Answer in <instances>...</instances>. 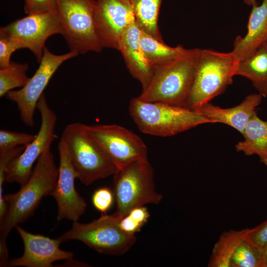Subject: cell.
<instances>
[{
  "instance_id": "obj_3",
  "label": "cell",
  "mask_w": 267,
  "mask_h": 267,
  "mask_svg": "<svg viewBox=\"0 0 267 267\" xmlns=\"http://www.w3.org/2000/svg\"><path fill=\"white\" fill-rule=\"evenodd\" d=\"M129 111L139 131L158 136H173L200 125L213 123L198 111L162 102L145 101L138 97L130 101Z\"/></svg>"
},
{
  "instance_id": "obj_33",
  "label": "cell",
  "mask_w": 267,
  "mask_h": 267,
  "mask_svg": "<svg viewBox=\"0 0 267 267\" xmlns=\"http://www.w3.org/2000/svg\"><path fill=\"white\" fill-rule=\"evenodd\" d=\"M263 252L265 261V267H267V243L263 246Z\"/></svg>"
},
{
  "instance_id": "obj_34",
  "label": "cell",
  "mask_w": 267,
  "mask_h": 267,
  "mask_svg": "<svg viewBox=\"0 0 267 267\" xmlns=\"http://www.w3.org/2000/svg\"><path fill=\"white\" fill-rule=\"evenodd\" d=\"M245 3L249 6H255L258 5L256 0H244Z\"/></svg>"
},
{
  "instance_id": "obj_30",
  "label": "cell",
  "mask_w": 267,
  "mask_h": 267,
  "mask_svg": "<svg viewBox=\"0 0 267 267\" xmlns=\"http://www.w3.org/2000/svg\"><path fill=\"white\" fill-rule=\"evenodd\" d=\"M115 197L113 191L106 187L96 189L92 194L91 201L98 211L106 213L112 207Z\"/></svg>"
},
{
  "instance_id": "obj_21",
  "label": "cell",
  "mask_w": 267,
  "mask_h": 267,
  "mask_svg": "<svg viewBox=\"0 0 267 267\" xmlns=\"http://www.w3.org/2000/svg\"><path fill=\"white\" fill-rule=\"evenodd\" d=\"M249 228L223 231L215 244L208 263V267H230L231 258Z\"/></svg>"
},
{
  "instance_id": "obj_16",
  "label": "cell",
  "mask_w": 267,
  "mask_h": 267,
  "mask_svg": "<svg viewBox=\"0 0 267 267\" xmlns=\"http://www.w3.org/2000/svg\"><path fill=\"white\" fill-rule=\"evenodd\" d=\"M141 30L135 22L128 27L120 42L118 50L122 54L126 67L133 78L146 88L153 73V66L146 59L140 44Z\"/></svg>"
},
{
  "instance_id": "obj_32",
  "label": "cell",
  "mask_w": 267,
  "mask_h": 267,
  "mask_svg": "<svg viewBox=\"0 0 267 267\" xmlns=\"http://www.w3.org/2000/svg\"><path fill=\"white\" fill-rule=\"evenodd\" d=\"M247 238L256 245L263 248L267 243V221L252 228H249Z\"/></svg>"
},
{
  "instance_id": "obj_1",
  "label": "cell",
  "mask_w": 267,
  "mask_h": 267,
  "mask_svg": "<svg viewBox=\"0 0 267 267\" xmlns=\"http://www.w3.org/2000/svg\"><path fill=\"white\" fill-rule=\"evenodd\" d=\"M58 176L53 155L50 149L39 158L27 181L18 191L4 195L6 212L0 222V257H8L6 240L9 232L25 221L38 207L45 196L54 189Z\"/></svg>"
},
{
  "instance_id": "obj_5",
  "label": "cell",
  "mask_w": 267,
  "mask_h": 267,
  "mask_svg": "<svg viewBox=\"0 0 267 267\" xmlns=\"http://www.w3.org/2000/svg\"><path fill=\"white\" fill-rule=\"evenodd\" d=\"M65 143L78 178L86 185L114 175L118 171L113 161L79 122L68 124L61 138Z\"/></svg>"
},
{
  "instance_id": "obj_10",
  "label": "cell",
  "mask_w": 267,
  "mask_h": 267,
  "mask_svg": "<svg viewBox=\"0 0 267 267\" xmlns=\"http://www.w3.org/2000/svg\"><path fill=\"white\" fill-rule=\"evenodd\" d=\"M78 54L77 51L71 50L65 54L55 55L45 47L39 66L27 83L19 90L7 92V98L16 104L20 119L25 125L34 126L37 103L51 78L64 62Z\"/></svg>"
},
{
  "instance_id": "obj_19",
  "label": "cell",
  "mask_w": 267,
  "mask_h": 267,
  "mask_svg": "<svg viewBox=\"0 0 267 267\" xmlns=\"http://www.w3.org/2000/svg\"><path fill=\"white\" fill-rule=\"evenodd\" d=\"M242 135L244 140L236 144V151L248 156L257 155L261 163L267 166V121L261 119L255 111Z\"/></svg>"
},
{
  "instance_id": "obj_14",
  "label": "cell",
  "mask_w": 267,
  "mask_h": 267,
  "mask_svg": "<svg viewBox=\"0 0 267 267\" xmlns=\"http://www.w3.org/2000/svg\"><path fill=\"white\" fill-rule=\"evenodd\" d=\"M59 156L58 176L56 185L50 193L57 205V219L78 221L85 213L87 203L77 191L75 180L78 175L71 163L70 155L64 141L60 138L58 144Z\"/></svg>"
},
{
  "instance_id": "obj_35",
  "label": "cell",
  "mask_w": 267,
  "mask_h": 267,
  "mask_svg": "<svg viewBox=\"0 0 267 267\" xmlns=\"http://www.w3.org/2000/svg\"></svg>"
},
{
  "instance_id": "obj_27",
  "label": "cell",
  "mask_w": 267,
  "mask_h": 267,
  "mask_svg": "<svg viewBox=\"0 0 267 267\" xmlns=\"http://www.w3.org/2000/svg\"><path fill=\"white\" fill-rule=\"evenodd\" d=\"M36 136L26 133L1 129L0 131V151L26 146L35 139Z\"/></svg>"
},
{
  "instance_id": "obj_2",
  "label": "cell",
  "mask_w": 267,
  "mask_h": 267,
  "mask_svg": "<svg viewBox=\"0 0 267 267\" xmlns=\"http://www.w3.org/2000/svg\"><path fill=\"white\" fill-rule=\"evenodd\" d=\"M199 48L186 49L178 57L153 66L151 80L138 97L184 107L194 76Z\"/></svg>"
},
{
  "instance_id": "obj_8",
  "label": "cell",
  "mask_w": 267,
  "mask_h": 267,
  "mask_svg": "<svg viewBox=\"0 0 267 267\" xmlns=\"http://www.w3.org/2000/svg\"><path fill=\"white\" fill-rule=\"evenodd\" d=\"M62 33L71 50L85 54L102 49L95 28L96 0H56Z\"/></svg>"
},
{
  "instance_id": "obj_22",
  "label": "cell",
  "mask_w": 267,
  "mask_h": 267,
  "mask_svg": "<svg viewBox=\"0 0 267 267\" xmlns=\"http://www.w3.org/2000/svg\"><path fill=\"white\" fill-rule=\"evenodd\" d=\"M135 22L140 29L164 42L160 32L158 16L162 0H130Z\"/></svg>"
},
{
  "instance_id": "obj_29",
  "label": "cell",
  "mask_w": 267,
  "mask_h": 267,
  "mask_svg": "<svg viewBox=\"0 0 267 267\" xmlns=\"http://www.w3.org/2000/svg\"><path fill=\"white\" fill-rule=\"evenodd\" d=\"M26 146H18L8 150L0 151V205H4L3 186L5 181L6 170L10 162L19 156Z\"/></svg>"
},
{
  "instance_id": "obj_4",
  "label": "cell",
  "mask_w": 267,
  "mask_h": 267,
  "mask_svg": "<svg viewBox=\"0 0 267 267\" xmlns=\"http://www.w3.org/2000/svg\"><path fill=\"white\" fill-rule=\"evenodd\" d=\"M239 62L231 51L199 49L191 89L184 107L197 111L233 81Z\"/></svg>"
},
{
  "instance_id": "obj_20",
  "label": "cell",
  "mask_w": 267,
  "mask_h": 267,
  "mask_svg": "<svg viewBox=\"0 0 267 267\" xmlns=\"http://www.w3.org/2000/svg\"><path fill=\"white\" fill-rule=\"evenodd\" d=\"M235 75L250 80L260 94L264 97L267 96V44L249 58L239 62Z\"/></svg>"
},
{
  "instance_id": "obj_17",
  "label": "cell",
  "mask_w": 267,
  "mask_h": 267,
  "mask_svg": "<svg viewBox=\"0 0 267 267\" xmlns=\"http://www.w3.org/2000/svg\"><path fill=\"white\" fill-rule=\"evenodd\" d=\"M267 43V0L260 5L253 6L247 25V32L243 37L237 36L232 51L239 61L246 60Z\"/></svg>"
},
{
  "instance_id": "obj_18",
  "label": "cell",
  "mask_w": 267,
  "mask_h": 267,
  "mask_svg": "<svg viewBox=\"0 0 267 267\" xmlns=\"http://www.w3.org/2000/svg\"><path fill=\"white\" fill-rule=\"evenodd\" d=\"M262 97L259 93L251 94L239 104L228 108H222L209 102L197 111L213 123L227 125L242 134L247 123L256 111V108L261 103Z\"/></svg>"
},
{
  "instance_id": "obj_23",
  "label": "cell",
  "mask_w": 267,
  "mask_h": 267,
  "mask_svg": "<svg viewBox=\"0 0 267 267\" xmlns=\"http://www.w3.org/2000/svg\"><path fill=\"white\" fill-rule=\"evenodd\" d=\"M140 44L146 59L153 66L173 59L186 49L181 45L170 46L142 31Z\"/></svg>"
},
{
  "instance_id": "obj_11",
  "label": "cell",
  "mask_w": 267,
  "mask_h": 267,
  "mask_svg": "<svg viewBox=\"0 0 267 267\" xmlns=\"http://www.w3.org/2000/svg\"><path fill=\"white\" fill-rule=\"evenodd\" d=\"M90 134L118 170L136 161H148L147 148L141 138L119 125H87Z\"/></svg>"
},
{
  "instance_id": "obj_9",
  "label": "cell",
  "mask_w": 267,
  "mask_h": 267,
  "mask_svg": "<svg viewBox=\"0 0 267 267\" xmlns=\"http://www.w3.org/2000/svg\"><path fill=\"white\" fill-rule=\"evenodd\" d=\"M36 109L41 119L39 131L35 139L9 164L5 171V181L23 185L31 175L34 163L44 152L50 149L56 137L55 128L57 116L48 105L44 93L40 98Z\"/></svg>"
},
{
  "instance_id": "obj_6",
  "label": "cell",
  "mask_w": 267,
  "mask_h": 267,
  "mask_svg": "<svg viewBox=\"0 0 267 267\" xmlns=\"http://www.w3.org/2000/svg\"><path fill=\"white\" fill-rule=\"evenodd\" d=\"M114 213L122 219L129 212L148 204H158L162 195L155 188L153 169L148 161H136L114 175Z\"/></svg>"
},
{
  "instance_id": "obj_15",
  "label": "cell",
  "mask_w": 267,
  "mask_h": 267,
  "mask_svg": "<svg viewBox=\"0 0 267 267\" xmlns=\"http://www.w3.org/2000/svg\"><path fill=\"white\" fill-rule=\"evenodd\" d=\"M15 228L23 241L24 252L21 257L9 261L7 266L52 267L56 261L73 259L72 252L60 248L62 242L58 238L29 232L18 225Z\"/></svg>"
},
{
  "instance_id": "obj_13",
  "label": "cell",
  "mask_w": 267,
  "mask_h": 267,
  "mask_svg": "<svg viewBox=\"0 0 267 267\" xmlns=\"http://www.w3.org/2000/svg\"><path fill=\"white\" fill-rule=\"evenodd\" d=\"M134 21L130 0H96L95 28L102 48L118 50L123 36Z\"/></svg>"
},
{
  "instance_id": "obj_28",
  "label": "cell",
  "mask_w": 267,
  "mask_h": 267,
  "mask_svg": "<svg viewBox=\"0 0 267 267\" xmlns=\"http://www.w3.org/2000/svg\"><path fill=\"white\" fill-rule=\"evenodd\" d=\"M23 48L22 44L16 38L0 35V68L9 65L12 54L16 50Z\"/></svg>"
},
{
  "instance_id": "obj_7",
  "label": "cell",
  "mask_w": 267,
  "mask_h": 267,
  "mask_svg": "<svg viewBox=\"0 0 267 267\" xmlns=\"http://www.w3.org/2000/svg\"><path fill=\"white\" fill-rule=\"evenodd\" d=\"M120 220L113 213L102 215L89 223L74 222L72 227L58 239L62 242L79 240L98 253L121 255L129 251L136 238L134 235L128 234L121 228Z\"/></svg>"
},
{
  "instance_id": "obj_25",
  "label": "cell",
  "mask_w": 267,
  "mask_h": 267,
  "mask_svg": "<svg viewBox=\"0 0 267 267\" xmlns=\"http://www.w3.org/2000/svg\"><path fill=\"white\" fill-rule=\"evenodd\" d=\"M27 63L11 62L7 67L0 69V97L13 89L23 87L30 79L27 75Z\"/></svg>"
},
{
  "instance_id": "obj_31",
  "label": "cell",
  "mask_w": 267,
  "mask_h": 267,
  "mask_svg": "<svg viewBox=\"0 0 267 267\" xmlns=\"http://www.w3.org/2000/svg\"><path fill=\"white\" fill-rule=\"evenodd\" d=\"M24 0V11L27 15L57 10L56 0Z\"/></svg>"
},
{
  "instance_id": "obj_26",
  "label": "cell",
  "mask_w": 267,
  "mask_h": 267,
  "mask_svg": "<svg viewBox=\"0 0 267 267\" xmlns=\"http://www.w3.org/2000/svg\"><path fill=\"white\" fill-rule=\"evenodd\" d=\"M149 217V212L145 206L138 207L132 210L121 219L119 225L126 233L134 235L140 231Z\"/></svg>"
},
{
  "instance_id": "obj_24",
  "label": "cell",
  "mask_w": 267,
  "mask_h": 267,
  "mask_svg": "<svg viewBox=\"0 0 267 267\" xmlns=\"http://www.w3.org/2000/svg\"><path fill=\"white\" fill-rule=\"evenodd\" d=\"M263 249L247 237L241 242L233 255L230 267H264Z\"/></svg>"
},
{
  "instance_id": "obj_36",
  "label": "cell",
  "mask_w": 267,
  "mask_h": 267,
  "mask_svg": "<svg viewBox=\"0 0 267 267\" xmlns=\"http://www.w3.org/2000/svg\"></svg>"
},
{
  "instance_id": "obj_12",
  "label": "cell",
  "mask_w": 267,
  "mask_h": 267,
  "mask_svg": "<svg viewBox=\"0 0 267 267\" xmlns=\"http://www.w3.org/2000/svg\"><path fill=\"white\" fill-rule=\"evenodd\" d=\"M62 30L57 10L27 15L0 29V35L18 39L23 48L30 50L40 63L46 40Z\"/></svg>"
}]
</instances>
